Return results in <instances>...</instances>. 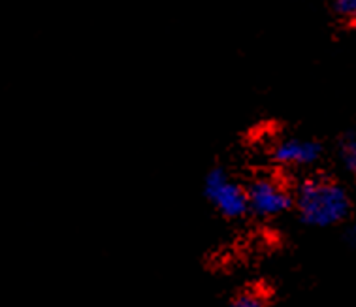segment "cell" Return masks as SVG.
Returning <instances> with one entry per match:
<instances>
[{
    "mask_svg": "<svg viewBox=\"0 0 356 307\" xmlns=\"http://www.w3.org/2000/svg\"><path fill=\"white\" fill-rule=\"evenodd\" d=\"M337 158L349 174L356 181V128H350L339 138L337 142Z\"/></svg>",
    "mask_w": 356,
    "mask_h": 307,
    "instance_id": "8992f818",
    "label": "cell"
},
{
    "mask_svg": "<svg viewBox=\"0 0 356 307\" xmlns=\"http://www.w3.org/2000/svg\"><path fill=\"white\" fill-rule=\"evenodd\" d=\"M262 166L296 179L309 172L318 170L324 158V145L309 136L300 134H275L262 144Z\"/></svg>",
    "mask_w": 356,
    "mask_h": 307,
    "instance_id": "3957f363",
    "label": "cell"
},
{
    "mask_svg": "<svg viewBox=\"0 0 356 307\" xmlns=\"http://www.w3.org/2000/svg\"><path fill=\"white\" fill-rule=\"evenodd\" d=\"M227 307H275L270 285L262 281H251L241 285L228 298Z\"/></svg>",
    "mask_w": 356,
    "mask_h": 307,
    "instance_id": "5b68a950",
    "label": "cell"
},
{
    "mask_svg": "<svg viewBox=\"0 0 356 307\" xmlns=\"http://www.w3.org/2000/svg\"><path fill=\"white\" fill-rule=\"evenodd\" d=\"M336 12L349 21H356V0H336Z\"/></svg>",
    "mask_w": 356,
    "mask_h": 307,
    "instance_id": "52a82bcc",
    "label": "cell"
},
{
    "mask_svg": "<svg viewBox=\"0 0 356 307\" xmlns=\"http://www.w3.org/2000/svg\"><path fill=\"white\" fill-rule=\"evenodd\" d=\"M304 226L315 230L341 226L353 215V197L337 177L321 170L294 179V209Z\"/></svg>",
    "mask_w": 356,
    "mask_h": 307,
    "instance_id": "6da1fadb",
    "label": "cell"
},
{
    "mask_svg": "<svg viewBox=\"0 0 356 307\" xmlns=\"http://www.w3.org/2000/svg\"><path fill=\"white\" fill-rule=\"evenodd\" d=\"M202 197L215 215L227 222L249 219L245 176L234 172L228 164L209 166L202 179Z\"/></svg>",
    "mask_w": 356,
    "mask_h": 307,
    "instance_id": "277c9868",
    "label": "cell"
},
{
    "mask_svg": "<svg viewBox=\"0 0 356 307\" xmlns=\"http://www.w3.org/2000/svg\"><path fill=\"white\" fill-rule=\"evenodd\" d=\"M345 224H347L343 234L345 243H347L350 249H356V219L355 221H347Z\"/></svg>",
    "mask_w": 356,
    "mask_h": 307,
    "instance_id": "ba28073f",
    "label": "cell"
},
{
    "mask_svg": "<svg viewBox=\"0 0 356 307\" xmlns=\"http://www.w3.org/2000/svg\"><path fill=\"white\" fill-rule=\"evenodd\" d=\"M249 219L273 222L294 209V179L268 166L245 176Z\"/></svg>",
    "mask_w": 356,
    "mask_h": 307,
    "instance_id": "7a4b0ae2",
    "label": "cell"
}]
</instances>
